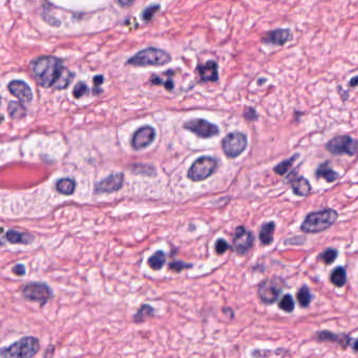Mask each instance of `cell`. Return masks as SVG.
<instances>
[{
    "label": "cell",
    "instance_id": "cell-10",
    "mask_svg": "<svg viewBox=\"0 0 358 358\" xmlns=\"http://www.w3.org/2000/svg\"><path fill=\"white\" fill-rule=\"evenodd\" d=\"M183 126L185 129L193 132L194 135L203 139L215 137L220 133V129L215 124L204 119H193L187 121Z\"/></svg>",
    "mask_w": 358,
    "mask_h": 358
},
{
    "label": "cell",
    "instance_id": "cell-14",
    "mask_svg": "<svg viewBox=\"0 0 358 358\" xmlns=\"http://www.w3.org/2000/svg\"><path fill=\"white\" fill-rule=\"evenodd\" d=\"M291 38H292V34H291L289 29H276L266 33L262 38V41L265 44L283 47L289 40H291Z\"/></svg>",
    "mask_w": 358,
    "mask_h": 358
},
{
    "label": "cell",
    "instance_id": "cell-29",
    "mask_svg": "<svg viewBox=\"0 0 358 358\" xmlns=\"http://www.w3.org/2000/svg\"><path fill=\"white\" fill-rule=\"evenodd\" d=\"M279 308L285 312H292L295 308V303L291 294H285L279 302Z\"/></svg>",
    "mask_w": 358,
    "mask_h": 358
},
{
    "label": "cell",
    "instance_id": "cell-28",
    "mask_svg": "<svg viewBox=\"0 0 358 358\" xmlns=\"http://www.w3.org/2000/svg\"><path fill=\"white\" fill-rule=\"evenodd\" d=\"M300 156V154H294L293 156H291L290 159H287L281 163H279L275 167H274V171L280 174V175H283L285 173H287L289 171V169L291 168V166H292V164L297 160V158Z\"/></svg>",
    "mask_w": 358,
    "mask_h": 358
},
{
    "label": "cell",
    "instance_id": "cell-25",
    "mask_svg": "<svg viewBox=\"0 0 358 358\" xmlns=\"http://www.w3.org/2000/svg\"><path fill=\"white\" fill-rule=\"evenodd\" d=\"M296 297L299 301V304L301 305V307L303 308H307L310 306L312 300H313V294L311 292V290L308 286L304 285L296 293Z\"/></svg>",
    "mask_w": 358,
    "mask_h": 358
},
{
    "label": "cell",
    "instance_id": "cell-41",
    "mask_svg": "<svg viewBox=\"0 0 358 358\" xmlns=\"http://www.w3.org/2000/svg\"><path fill=\"white\" fill-rule=\"evenodd\" d=\"M353 350L354 351H356V352H358V340H356L354 343H353Z\"/></svg>",
    "mask_w": 358,
    "mask_h": 358
},
{
    "label": "cell",
    "instance_id": "cell-8",
    "mask_svg": "<svg viewBox=\"0 0 358 358\" xmlns=\"http://www.w3.org/2000/svg\"><path fill=\"white\" fill-rule=\"evenodd\" d=\"M327 150L335 155H354L358 149V141L350 136H337L327 143Z\"/></svg>",
    "mask_w": 358,
    "mask_h": 358
},
{
    "label": "cell",
    "instance_id": "cell-37",
    "mask_svg": "<svg viewBox=\"0 0 358 358\" xmlns=\"http://www.w3.org/2000/svg\"><path fill=\"white\" fill-rule=\"evenodd\" d=\"M12 272L16 275H19V276H22V275H25L26 274V268L24 265H21V264H18V265H15L13 267V269H12Z\"/></svg>",
    "mask_w": 358,
    "mask_h": 358
},
{
    "label": "cell",
    "instance_id": "cell-39",
    "mask_svg": "<svg viewBox=\"0 0 358 358\" xmlns=\"http://www.w3.org/2000/svg\"><path fill=\"white\" fill-rule=\"evenodd\" d=\"M133 2H135V0H117V3L121 7H129L130 5H132Z\"/></svg>",
    "mask_w": 358,
    "mask_h": 358
},
{
    "label": "cell",
    "instance_id": "cell-18",
    "mask_svg": "<svg viewBox=\"0 0 358 358\" xmlns=\"http://www.w3.org/2000/svg\"><path fill=\"white\" fill-rule=\"evenodd\" d=\"M315 175L317 178H325L326 182L327 183H333L337 180V178H340V174L339 172H336L335 170H333L330 166H329V163L326 162V163H323L321 164L316 171H315Z\"/></svg>",
    "mask_w": 358,
    "mask_h": 358
},
{
    "label": "cell",
    "instance_id": "cell-30",
    "mask_svg": "<svg viewBox=\"0 0 358 358\" xmlns=\"http://www.w3.org/2000/svg\"><path fill=\"white\" fill-rule=\"evenodd\" d=\"M339 256V251L336 249H333V248H328L327 250H325L324 252H322L319 256V258L321 261H323L326 265H330L332 263H334L335 261H336Z\"/></svg>",
    "mask_w": 358,
    "mask_h": 358
},
{
    "label": "cell",
    "instance_id": "cell-20",
    "mask_svg": "<svg viewBox=\"0 0 358 358\" xmlns=\"http://www.w3.org/2000/svg\"><path fill=\"white\" fill-rule=\"evenodd\" d=\"M6 238L12 244H31L34 241V236L32 234L16 230H9L6 233Z\"/></svg>",
    "mask_w": 358,
    "mask_h": 358
},
{
    "label": "cell",
    "instance_id": "cell-34",
    "mask_svg": "<svg viewBox=\"0 0 358 358\" xmlns=\"http://www.w3.org/2000/svg\"><path fill=\"white\" fill-rule=\"evenodd\" d=\"M229 248H230V245H229L225 240L220 238V240H217V241L215 242L214 249H215V252H216L217 254L225 253Z\"/></svg>",
    "mask_w": 358,
    "mask_h": 358
},
{
    "label": "cell",
    "instance_id": "cell-32",
    "mask_svg": "<svg viewBox=\"0 0 358 358\" xmlns=\"http://www.w3.org/2000/svg\"><path fill=\"white\" fill-rule=\"evenodd\" d=\"M87 92H88L87 85L84 82H78L77 85L73 89V96L76 99H79V98L83 97L84 95H86Z\"/></svg>",
    "mask_w": 358,
    "mask_h": 358
},
{
    "label": "cell",
    "instance_id": "cell-22",
    "mask_svg": "<svg viewBox=\"0 0 358 358\" xmlns=\"http://www.w3.org/2000/svg\"><path fill=\"white\" fill-rule=\"evenodd\" d=\"M330 281L336 287H344L347 283V271L344 267H337L333 269L330 274Z\"/></svg>",
    "mask_w": 358,
    "mask_h": 358
},
{
    "label": "cell",
    "instance_id": "cell-13",
    "mask_svg": "<svg viewBox=\"0 0 358 358\" xmlns=\"http://www.w3.org/2000/svg\"><path fill=\"white\" fill-rule=\"evenodd\" d=\"M124 182L123 173H114L110 174L101 182L95 185V190L97 193H110L118 191L122 188Z\"/></svg>",
    "mask_w": 358,
    "mask_h": 358
},
{
    "label": "cell",
    "instance_id": "cell-33",
    "mask_svg": "<svg viewBox=\"0 0 358 358\" xmlns=\"http://www.w3.org/2000/svg\"><path fill=\"white\" fill-rule=\"evenodd\" d=\"M160 10V6L159 5H152L150 7H148L147 9L144 10V12L142 13V19L144 21H149L152 19V17L155 15V13Z\"/></svg>",
    "mask_w": 358,
    "mask_h": 358
},
{
    "label": "cell",
    "instance_id": "cell-38",
    "mask_svg": "<svg viewBox=\"0 0 358 358\" xmlns=\"http://www.w3.org/2000/svg\"><path fill=\"white\" fill-rule=\"evenodd\" d=\"M103 82V76L102 75H97L95 78H94V84H95V87L96 88H99L100 85L102 84ZM95 88V89H96Z\"/></svg>",
    "mask_w": 358,
    "mask_h": 358
},
{
    "label": "cell",
    "instance_id": "cell-1",
    "mask_svg": "<svg viewBox=\"0 0 358 358\" xmlns=\"http://www.w3.org/2000/svg\"><path fill=\"white\" fill-rule=\"evenodd\" d=\"M30 69L39 85L43 87L55 86L62 72L63 63L53 56H42L30 63Z\"/></svg>",
    "mask_w": 358,
    "mask_h": 358
},
{
    "label": "cell",
    "instance_id": "cell-27",
    "mask_svg": "<svg viewBox=\"0 0 358 358\" xmlns=\"http://www.w3.org/2000/svg\"><path fill=\"white\" fill-rule=\"evenodd\" d=\"M73 80H74V74L70 70L64 68L63 72H62V74H61V76H60V78L58 80V82L55 85V87L57 89H64V88H66L71 84V82Z\"/></svg>",
    "mask_w": 358,
    "mask_h": 358
},
{
    "label": "cell",
    "instance_id": "cell-3",
    "mask_svg": "<svg viewBox=\"0 0 358 358\" xmlns=\"http://www.w3.org/2000/svg\"><path fill=\"white\" fill-rule=\"evenodd\" d=\"M170 59V55L163 50L147 48L129 58L126 63L133 66H161L167 64Z\"/></svg>",
    "mask_w": 358,
    "mask_h": 358
},
{
    "label": "cell",
    "instance_id": "cell-19",
    "mask_svg": "<svg viewBox=\"0 0 358 358\" xmlns=\"http://www.w3.org/2000/svg\"><path fill=\"white\" fill-rule=\"evenodd\" d=\"M274 230H275V223L274 222H268L262 226L260 230V241L263 245H270L273 242L274 237Z\"/></svg>",
    "mask_w": 358,
    "mask_h": 358
},
{
    "label": "cell",
    "instance_id": "cell-9",
    "mask_svg": "<svg viewBox=\"0 0 358 358\" xmlns=\"http://www.w3.org/2000/svg\"><path fill=\"white\" fill-rule=\"evenodd\" d=\"M22 295L28 301L44 305L53 296V292L51 288L46 284L30 283L22 290Z\"/></svg>",
    "mask_w": 358,
    "mask_h": 358
},
{
    "label": "cell",
    "instance_id": "cell-2",
    "mask_svg": "<svg viewBox=\"0 0 358 358\" xmlns=\"http://www.w3.org/2000/svg\"><path fill=\"white\" fill-rule=\"evenodd\" d=\"M337 218L339 213L331 208L311 212L302 223L301 229L307 233H320L329 229Z\"/></svg>",
    "mask_w": 358,
    "mask_h": 358
},
{
    "label": "cell",
    "instance_id": "cell-35",
    "mask_svg": "<svg viewBox=\"0 0 358 358\" xmlns=\"http://www.w3.org/2000/svg\"><path fill=\"white\" fill-rule=\"evenodd\" d=\"M192 265L190 264H186L184 262L181 261H175L169 264V269L174 271V272H181L182 270L186 269V268H190Z\"/></svg>",
    "mask_w": 358,
    "mask_h": 358
},
{
    "label": "cell",
    "instance_id": "cell-6",
    "mask_svg": "<svg viewBox=\"0 0 358 358\" xmlns=\"http://www.w3.org/2000/svg\"><path fill=\"white\" fill-rule=\"evenodd\" d=\"M248 145L247 136L240 131H233L228 133V135L222 141V148L224 153L228 158L234 159L240 154H242Z\"/></svg>",
    "mask_w": 358,
    "mask_h": 358
},
{
    "label": "cell",
    "instance_id": "cell-4",
    "mask_svg": "<svg viewBox=\"0 0 358 358\" xmlns=\"http://www.w3.org/2000/svg\"><path fill=\"white\" fill-rule=\"evenodd\" d=\"M40 349L39 341L35 337H24L11 345L8 348H4L0 353L2 357H33Z\"/></svg>",
    "mask_w": 358,
    "mask_h": 358
},
{
    "label": "cell",
    "instance_id": "cell-31",
    "mask_svg": "<svg viewBox=\"0 0 358 358\" xmlns=\"http://www.w3.org/2000/svg\"><path fill=\"white\" fill-rule=\"evenodd\" d=\"M150 81L153 83V84H162L165 86V88L167 89V91H171V89L173 88V81L171 79V77H165L163 79V76H153Z\"/></svg>",
    "mask_w": 358,
    "mask_h": 358
},
{
    "label": "cell",
    "instance_id": "cell-12",
    "mask_svg": "<svg viewBox=\"0 0 358 358\" xmlns=\"http://www.w3.org/2000/svg\"><path fill=\"white\" fill-rule=\"evenodd\" d=\"M155 138V130L151 126L140 127L131 139V146L133 149L140 150L149 146Z\"/></svg>",
    "mask_w": 358,
    "mask_h": 358
},
{
    "label": "cell",
    "instance_id": "cell-40",
    "mask_svg": "<svg viewBox=\"0 0 358 358\" xmlns=\"http://www.w3.org/2000/svg\"><path fill=\"white\" fill-rule=\"evenodd\" d=\"M349 86H350V87H356V86H358V75L355 76V77H353V78L349 81Z\"/></svg>",
    "mask_w": 358,
    "mask_h": 358
},
{
    "label": "cell",
    "instance_id": "cell-26",
    "mask_svg": "<svg viewBox=\"0 0 358 358\" xmlns=\"http://www.w3.org/2000/svg\"><path fill=\"white\" fill-rule=\"evenodd\" d=\"M153 314H154V310L152 307H150L148 305H142L140 307V309L138 310L135 317H133V320H135V322L137 324H140V323L145 322L148 317L153 316Z\"/></svg>",
    "mask_w": 358,
    "mask_h": 358
},
{
    "label": "cell",
    "instance_id": "cell-5",
    "mask_svg": "<svg viewBox=\"0 0 358 358\" xmlns=\"http://www.w3.org/2000/svg\"><path fill=\"white\" fill-rule=\"evenodd\" d=\"M217 169V161L211 156H201L190 166L187 176L193 182L204 181Z\"/></svg>",
    "mask_w": 358,
    "mask_h": 358
},
{
    "label": "cell",
    "instance_id": "cell-24",
    "mask_svg": "<svg viewBox=\"0 0 358 358\" xmlns=\"http://www.w3.org/2000/svg\"><path fill=\"white\" fill-rule=\"evenodd\" d=\"M166 263V255L163 251H156L147 261L148 266L152 270H160Z\"/></svg>",
    "mask_w": 358,
    "mask_h": 358
},
{
    "label": "cell",
    "instance_id": "cell-7",
    "mask_svg": "<svg viewBox=\"0 0 358 358\" xmlns=\"http://www.w3.org/2000/svg\"><path fill=\"white\" fill-rule=\"evenodd\" d=\"M285 283L283 281V279L274 276V277H270L267 279L265 281H263L260 286H258V296L262 300L263 303L267 304V305H271L273 303H275L281 293L282 290L284 287Z\"/></svg>",
    "mask_w": 358,
    "mask_h": 358
},
{
    "label": "cell",
    "instance_id": "cell-16",
    "mask_svg": "<svg viewBox=\"0 0 358 358\" xmlns=\"http://www.w3.org/2000/svg\"><path fill=\"white\" fill-rule=\"evenodd\" d=\"M288 180L290 181L289 183L294 194L299 196H307L310 193L311 184L304 176H297L295 172H292L288 176Z\"/></svg>",
    "mask_w": 358,
    "mask_h": 358
},
{
    "label": "cell",
    "instance_id": "cell-23",
    "mask_svg": "<svg viewBox=\"0 0 358 358\" xmlns=\"http://www.w3.org/2000/svg\"><path fill=\"white\" fill-rule=\"evenodd\" d=\"M9 115L13 119H22L27 116V108L20 102L12 101L8 105Z\"/></svg>",
    "mask_w": 358,
    "mask_h": 358
},
{
    "label": "cell",
    "instance_id": "cell-21",
    "mask_svg": "<svg viewBox=\"0 0 358 358\" xmlns=\"http://www.w3.org/2000/svg\"><path fill=\"white\" fill-rule=\"evenodd\" d=\"M56 189L61 194L71 195L74 193L76 189V183L70 177H63V178H60L59 181H57Z\"/></svg>",
    "mask_w": 358,
    "mask_h": 358
},
{
    "label": "cell",
    "instance_id": "cell-36",
    "mask_svg": "<svg viewBox=\"0 0 358 358\" xmlns=\"http://www.w3.org/2000/svg\"><path fill=\"white\" fill-rule=\"evenodd\" d=\"M245 118L246 120H248V121H253L257 118V114H256V111L251 108V107H248L247 109L245 110Z\"/></svg>",
    "mask_w": 358,
    "mask_h": 358
},
{
    "label": "cell",
    "instance_id": "cell-15",
    "mask_svg": "<svg viewBox=\"0 0 358 358\" xmlns=\"http://www.w3.org/2000/svg\"><path fill=\"white\" fill-rule=\"evenodd\" d=\"M8 89L10 93L18 98L21 102H31L33 100V93L31 87L21 80H13L9 83Z\"/></svg>",
    "mask_w": 358,
    "mask_h": 358
},
{
    "label": "cell",
    "instance_id": "cell-11",
    "mask_svg": "<svg viewBox=\"0 0 358 358\" xmlns=\"http://www.w3.org/2000/svg\"><path fill=\"white\" fill-rule=\"evenodd\" d=\"M253 244L254 235L251 231L247 230L243 226H240L235 229V233L233 236V248L237 254H247L253 247Z\"/></svg>",
    "mask_w": 358,
    "mask_h": 358
},
{
    "label": "cell",
    "instance_id": "cell-17",
    "mask_svg": "<svg viewBox=\"0 0 358 358\" xmlns=\"http://www.w3.org/2000/svg\"><path fill=\"white\" fill-rule=\"evenodd\" d=\"M197 73L203 82H216L218 80V68L214 61L198 65Z\"/></svg>",
    "mask_w": 358,
    "mask_h": 358
}]
</instances>
